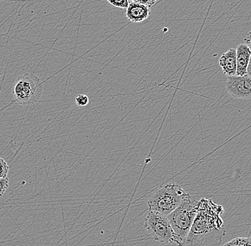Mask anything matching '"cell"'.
I'll return each instance as SVG.
<instances>
[{"label": "cell", "instance_id": "obj_2", "mask_svg": "<svg viewBox=\"0 0 251 246\" xmlns=\"http://www.w3.org/2000/svg\"><path fill=\"white\" fill-rule=\"evenodd\" d=\"M198 202L199 201L189 195L167 216L174 231L175 244L178 246L183 245L187 238L197 214Z\"/></svg>", "mask_w": 251, "mask_h": 246}, {"label": "cell", "instance_id": "obj_11", "mask_svg": "<svg viewBox=\"0 0 251 246\" xmlns=\"http://www.w3.org/2000/svg\"><path fill=\"white\" fill-rule=\"evenodd\" d=\"M9 169L7 163L4 159L0 157V179L7 178Z\"/></svg>", "mask_w": 251, "mask_h": 246}, {"label": "cell", "instance_id": "obj_15", "mask_svg": "<svg viewBox=\"0 0 251 246\" xmlns=\"http://www.w3.org/2000/svg\"><path fill=\"white\" fill-rule=\"evenodd\" d=\"M131 2L138 3V4H144L149 7H151L157 0H129Z\"/></svg>", "mask_w": 251, "mask_h": 246}, {"label": "cell", "instance_id": "obj_4", "mask_svg": "<svg viewBox=\"0 0 251 246\" xmlns=\"http://www.w3.org/2000/svg\"><path fill=\"white\" fill-rule=\"evenodd\" d=\"M43 93V84L38 76L26 73L17 79L14 94L16 102L23 106H30L37 103Z\"/></svg>", "mask_w": 251, "mask_h": 246}, {"label": "cell", "instance_id": "obj_14", "mask_svg": "<svg viewBox=\"0 0 251 246\" xmlns=\"http://www.w3.org/2000/svg\"><path fill=\"white\" fill-rule=\"evenodd\" d=\"M9 187V179H0V197L3 195Z\"/></svg>", "mask_w": 251, "mask_h": 246}, {"label": "cell", "instance_id": "obj_8", "mask_svg": "<svg viewBox=\"0 0 251 246\" xmlns=\"http://www.w3.org/2000/svg\"><path fill=\"white\" fill-rule=\"evenodd\" d=\"M219 66L227 76H235L237 70L236 49L230 48L221 55Z\"/></svg>", "mask_w": 251, "mask_h": 246}, {"label": "cell", "instance_id": "obj_12", "mask_svg": "<svg viewBox=\"0 0 251 246\" xmlns=\"http://www.w3.org/2000/svg\"><path fill=\"white\" fill-rule=\"evenodd\" d=\"M108 2L114 7L121 8V9H127L129 4V0H107Z\"/></svg>", "mask_w": 251, "mask_h": 246}, {"label": "cell", "instance_id": "obj_16", "mask_svg": "<svg viewBox=\"0 0 251 246\" xmlns=\"http://www.w3.org/2000/svg\"><path fill=\"white\" fill-rule=\"evenodd\" d=\"M244 42L245 44H246V45H247V46H249L251 50V31L248 33L246 38L244 39Z\"/></svg>", "mask_w": 251, "mask_h": 246}, {"label": "cell", "instance_id": "obj_6", "mask_svg": "<svg viewBox=\"0 0 251 246\" xmlns=\"http://www.w3.org/2000/svg\"><path fill=\"white\" fill-rule=\"evenodd\" d=\"M226 89L235 99H251V78L243 76H227Z\"/></svg>", "mask_w": 251, "mask_h": 246}, {"label": "cell", "instance_id": "obj_1", "mask_svg": "<svg viewBox=\"0 0 251 246\" xmlns=\"http://www.w3.org/2000/svg\"><path fill=\"white\" fill-rule=\"evenodd\" d=\"M224 208L211 200L202 198L186 241L181 246H221L226 229L222 214Z\"/></svg>", "mask_w": 251, "mask_h": 246}, {"label": "cell", "instance_id": "obj_17", "mask_svg": "<svg viewBox=\"0 0 251 246\" xmlns=\"http://www.w3.org/2000/svg\"><path fill=\"white\" fill-rule=\"evenodd\" d=\"M246 75L251 78V55L250 60H249V64H248L247 70H246Z\"/></svg>", "mask_w": 251, "mask_h": 246}, {"label": "cell", "instance_id": "obj_13", "mask_svg": "<svg viewBox=\"0 0 251 246\" xmlns=\"http://www.w3.org/2000/svg\"><path fill=\"white\" fill-rule=\"evenodd\" d=\"M75 101H76V105L79 107H85L89 104V97L86 95H78L75 99Z\"/></svg>", "mask_w": 251, "mask_h": 246}, {"label": "cell", "instance_id": "obj_3", "mask_svg": "<svg viewBox=\"0 0 251 246\" xmlns=\"http://www.w3.org/2000/svg\"><path fill=\"white\" fill-rule=\"evenodd\" d=\"M189 195L180 185L174 183L163 185L149 199V211L168 216Z\"/></svg>", "mask_w": 251, "mask_h": 246}, {"label": "cell", "instance_id": "obj_9", "mask_svg": "<svg viewBox=\"0 0 251 246\" xmlns=\"http://www.w3.org/2000/svg\"><path fill=\"white\" fill-rule=\"evenodd\" d=\"M237 70L235 76H243L246 75L248 64L251 55V50L246 44H241L237 46Z\"/></svg>", "mask_w": 251, "mask_h": 246}, {"label": "cell", "instance_id": "obj_10", "mask_svg": "<svg viewBox=\"0 0 251 246\" xmlns=\"http://www.w3.org/2000/svg\"><path fill=\"white\" fill-rule=\"evenodd\" d=\"M224 246H251V237H237L228 241Z\"/></svg>", "mask_w": 251, "mask_h": 246}, {"label": "cell", "instance_id": "obj_7", "mask_svg": "<svg viewBox=\"0 0 251 246\" xmlns=\"http://www.w3.org/2000/svg\"><path fill=\"white\" fill-rule=\"evenodd\" d=\"M150 7L144 4L130 1L126 9L127 19L133 23H140L145 21L151 15Z\"/></svg>", "mask_w": 251, "mask_h": 246}, {"label": "cell", "instance_id": "obj_5", "mask_svg": "<svg viewBox=\"0 0 251 246\" xmlns=\"http://www.w3.org/2000/svg\"><path fill=\"white\" fill-rule=\"evenodd\" d=\"M145 228L151 237L161 244H175V237L167 216L149 211Z\"/></svg>", "mask_w": 251, "mask_h": 246}]
</instances>
